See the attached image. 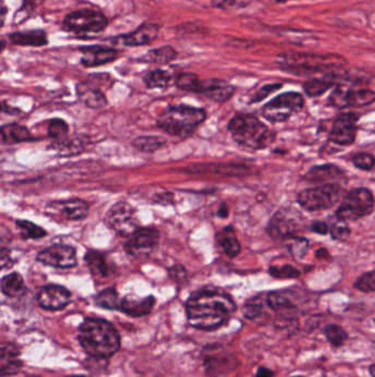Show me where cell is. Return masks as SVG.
<instances>
[{
  "label": "cell",
  "instance_id": "1",
  "mask_svg": "<svg viewBox=\"0 0 375 377\" xmlns=\"http://www.w3.org/2000/svg\"><path fill=\"white\" fill-rule=\"evenodd\" d=\"M236 311L235 301L219 289H200L186 303L188 323L202 331L216 330L225 325Z\"/></svg>",
  "mask_w": 375,
  "mask_h": 377
},
{
  "label": "cell",
  "instance_id": "2",
  "mask_svg": "<svg viewBox=\"0 0 375 377\" xmlns=\"http://www.w3.org/2000/svg\"><path fill=\"white\" fill-rule=\"evenodd\" d=\"M79 341L85 352L97 360H106L120 349L118 331L104 319H86L79 327Z\"/></svg>",
  "mask_w": 375,
  "mask_h": 377
},
{
  "label": "cell",
  "instance_id": "3",
  "mask_svg": "<svg viewBox=\"0 0 375 377\" xmlns=\"http://www.w3.org/2000/svg\"><path fill=\"white\" fill-rule=\"evenodd\" d=\"M232 138L240 146L260 150L269 147L275 140V133L252 115L233 117L228 125Z\"/></svg>",
  "mask_w": 375,
  "mask_h": 377
},
{
  "label": "cell",
  "instance_id": "4",
  "mask_svg": "<svg viewBox=\"0 0 375 377\" xmlns=\"http://www.w3.org/2000/svg\"><path fill=\"white\" fill-rule=\"evenodd\" d=\"M206 117L205 109L188 105H175L168 107L160 115L158 126L172 136L186 138L205 122Z\"/></svg>",
  "mask_w": 375,
  "mask_h": 377
},
{
  "label": "cell",
  "instance_id": "5",
  "mask_svg": "<svg viewBox=\"0 0 375 377\" xmlns=\"http://www.w3.org/2000/svg\"><path fill=\"white\" fill-rule=\"evenodd\" d=\"M108 19L100 10L82 8L69 13L64 18L62 28L64 31L74 33L79 38H91L98 35L106 30Z\"/></svg>",
  "mask_w": 375,
  "mask_h": 377
},
{
  "label": "cell",
  "instance_id": "6",
  "mask_svg": "<svg viewBox=\"0 0 375 377\" xmlns=\"http://www.w3.org/2000/svg\"><path fill=\"white\" fill-rule=\"evenodd\" d=\"M374 210L372 192L366 188H352L348 192L337 210L338 220L343 222L357 221L370 215Z\"/></svg>",
  "mask_w": 375,
  "mask_h": 377
},
{
  "label": "cell",
  "instance_id": "7",
  "mask_svg": "<svg viewBox=\"0 0 375 377\" xmlns=\"http://www.w3.org/2000/svg\"><path fill=\"white\" fill-rule=\"evenodd\" d=\"M342 190L337 184H327L306 188L299 194V203L309 212L333 208L340 198Z\"/></svg>",
  "mask_w": 375,
  "mask_h": 377
},
{
  "label": "cell",
  "instance_id": "8",
  "mask_svg": "<svg viewBox=\"0 0 375 377\" xmlns=\"http://www.w3.org/2000/svg\"><path fill=\"white\" fill-rule=\"evenodd\" d=\"M304 99L299 93L289 92L279 95L267 103L262 114L271 123L285 122L303 108Z\"/></svg>",
  "mask_w": 375,
  "mask_h": 377
},
{
  "label": "cell",
  "instance_id": "9",
  "mask_svg": "<svg viewBox=\"0 0 375 377\" xmlns=\"http://www.w3.org/2000/svg\"><path fill=\"white\" fill-rule=\"evenodd\" d=\"M109 227L124 236H131L139 230L136 210L127 202H118L109 208L105 216Z\"/></svg>",
  "mask_w": 375,
  "mask_h": 377
},
{
  "label": "cell",
  "instance_id": "10",
  "mask_svg": "<svg viewBox=\"0 0 375 377\" xmlns=\"http://www.w3.org/2000/svg\"><path fill=\"white\" fill-rule=\"evenodd\" d=\"M89 206L81 198L51 201L45 206V214L57 221H82L87 218Z\"/></svg>",
  "mask_w": 375,
  "mask_h": 377
},
{
  "label": "cell",
  "instance_id": "11",
  "mask_svg": "<svg viewBox=\"0 0 375 377\" xmlns=\"http://www.w3.org/2000/svg\"><path fill=\"white\" fill-rule=\"evenodd\" d=\"M160 242V233L154 227L139 228L129 238L125 249L134 258L146 257L156 251Z\"/></svg>",
  "mask_w": 375,
  "mask_h": 377
},
{
  "label": "cell",
  "instance_id": "12",
  "mask_svg": "<svg viewBox=\"0 0 375 377\" xmlns=\"http://www.w3.org/2000/svg\"><path fill=\"white\" fill-rule=\"evenodd\" d=\"M375 102V92L370 89L338 87L329 97V103L337 108L368 106Z\"/></svg>",
  "mask_w": 375,
  "mask_h": 377
},
{
  "label": "cell",
  "instance_id": "13",
  "mask_svg": "<svg viewBox=\"0 0 375 377\" xmlns=\"http://www.w3.org/2000/svg\"><path fill=\"white\" fill-rule=\"evenodd\" d=\"M37 261L43 265L67 269L76 265V251L72 246L57 244L40 252L37 255Z\"/></svg>",
  "mask_w": 375,
  "mask_h": 377
},
{
  "label": "cell",
  "instance_id": "14",
  "mask_svg": "<svg viewBox=\"0 0 375 377\" xmlns=\"http://www.w3.org/2000/svg\"><path fill=\"white\" fill-rule=\"evenodd\" d=\"M358 117L352 113L340 114L335 119L331 128L330 142L340 146H350L356 140L358 127Z\"/></svg>",
  "mask_w": 375,
  "mask_h": 377
},
{
  "label": "cell",
  "instance_id": "15",
  "mask_svg": "<svg viewBox=\"0 0 375 377\" xmlns=\"http://www.w3.org/2000/svg\"><path fill=\"white\" fill-rule=\"evenodd\" d=\"M72 295L67 288L59 285H49L43 287L38 293V303L45 310H62L71 303Z\"/></svg>",
  "mask_w": 375,
  "mask_h": 377
},
{
  "label": "cell",
  "instance_id": "16",
  "mask_svg": "<svg viewBox=\"0 0 375 377\" xmlns=\"http://www.w3.org/2000/svg\"><path fill=\"white\" fill-rule=\"evenodd\" d=\"M299 228V223L296 218L287 211H279L275 214L269 223L267 232L275 240L293 237L295 232Z\"/></svg>",
  "mask_w": 375,
  "mask_h": 377
},
{
  "label": "cell",
  "instance_id": "17",
  "mask_svg": "<svg viewBox=\"0 0 375 377\" xmlns=\"http://www.w3.org/2000/svg\"><path fill=\"white\" fill-rule=\"evenodd\" d=\"M82 52L81 63L85 67H96L112 62L118 57V51L105 45H89L79 49Z\"/></svg>",
  "mask_w": 375,
  "mask_h": 377
},
{
  "label": "cell",
  "instance_id": "18",
  "mask_svg": "<svg viewBox=\"0 0 375 377\" xmlns=\"http://www.w3.org/2000/svg\"><path fill=\"white\" fill-rule=\"evenodd\" d=\"M198 94L204 95L214 102L225 103L235 94V87L220 79H208L200 81Z\"/></svg>",
  "mask_w": 375,
  "mask_h": 377
},
{
  "label": "cell",
  "instance_id": "19",
  "mask_svg": "<svg viewBox=\"0 0 375 377\" xmlns=\"http://www.w3.org/2000/svg\"><path fill=\"white\" fill-rule=\"evenodd\" d=\"M158 33H160V26L158 23H146L134 31L122 35L121 41L126 47H142L154 41L158 38Z\"/></svg>",
  "mask_w": 375,
  "mask_h": 377
},
{
  "label": "cell",
  "instance_id": "20",
  "mask_svg": "<svg viewBox=\"0 0 375 377\" xmlns=\"http://www.w3.org/2000/svg\"><path fill=\"white\" fill-rule=\"evenodd\" d=\"M154 305H156V298L154 296H149V297L140 299V298L129 295L120 301L119 310L130 315V317H144L152 311Z\"/></svg>",
  "mask_w": 375,
  "mask_h": 377
},
{
  "label": "cell",
  "instance_id": "21",
  "mask_svg": "<svg viewBox=\"0 0 375 377\" xmlns=\"http://www.w3.org/2000/svg\"><path fill=\"white\" fill-rule=\"evenodd\" d=\"M23 367V362L20 360V352L17 345L13 343H3L1 344V355H0V372L1 377L11 376L19 372Z\"/></svg>",
  "mask_w": 375,
  "mask_h": 377
},
{
  "label": "cell",
  "instance_id": "22",
  "mask_svg": "<svg viewBox=\"0 0 375 377\" xmlns=\"http://www.w3.org/2000/svg\"><path fill=\"white\" fill-rule=\"evenodd\" d=\"M9 40L19 47H45L49 43L47 31L45 30H27L18 31L9 35Z\"/></svg>",
  "mask_w": 375,
  "mask_h": 377
},
{
  "label": "cell",
  "instance_id": "23",
  "mask_svg": "<svg viewBox=\"0 0 375 377\" xmlns=\"http://www.w3.org/2000/svg\"><path fill=\"white\" fill-rule=\"evenodd\" d=\"M76 91L79 99L89 108L100 109L107 105L104 92H101L97 87L89 86L87 83H81L77 85Z\"/></svg>",
  "mask_w": 375,
  "mask_h": 377
},
{
  "label": "cell",
  "instance_id": "24",
  "mask_svg": "<svg viewBox=\"0 0 375 377\" xmlns=\"http://www.w3.org/2000/svg\"><path fill=\"white\" fill-rule=\"evenodd\" d=\"M343 176H345V174L338 167L333 166V164H325V166L311 168L307 172L305 179L307 181L321 182V184H327L329 181H336Z\"/></svg>",
  "mask_w": 375,
  "mask_h": 377
},
{
  "label": "cell",
  "instance_id": "25",
  "mask_svg": "<svg viewBox=\"0 0 375 377\" xmlns=\"http://www.w3.org/2000/svg\"><path fill=\"white\" fill-rule=\"evenodd\" d=\"M85 263L95 277L106 278L112 273V268L107 261L106 255L98 251H88L85 255Z\"/></svg>",
  "mask_w": 375,
  "mask_h": 377
},
{
  "label": "cell",
  "instance_id": "26",
  "mask_svg": "<svg viewBox=\"0 0 375 377\" xmlns=\"http://www.w3.org/2000/svg\"><path fill=\"white\" fill-rule=\"evenodd\" d=\"M216 241L218 245L222 248V251L225 252L226 255L229 257H236L239 255L241 251V245H240L239 240H238L236 232L231 226H227L224 228L219 233L216 235Z\"/></svg>",
  "mask_w": 375,
  "mask_h": 377
},
{
  "label": "cell",
  "instance_id": "27",
  "mask_svg": "<svg viewBox=\"0 0 375 377\" xmlns=\"http://www.w3.org/2000/svg\"><path fill=\"white\" fill-rule=\"evenodd\" d=\"M33 140V136L25 127L18 124H8L1 127V142L13 145Z\"/></svg>",
  "mask_w": 375,
  "mask_h": 377
},
{
  "label": "cell",
  "instance_id": "28",
  "mask_svg": "<svg viewBox=\"0 0 375 377\" xmlns=\"http://www.w3.org/2000/svg\"><path fill=\"white\" fill-rule=\"evenodd\" d=\"M178 57L176 50L171 45H164V47H156V49L150 50L146 55L141 57L142 62L156 63V64H168L172 62Z\"/></svg>",
  "mask_w": 375,
  "mask_h": 377
},
{
  "label": "cell",
  "instance_id": "29",
  "mask_svg": "<svg viewBox=\"0 0 375 377\" xmlns=\"http://www.w3.org/2000/svg\"><path fill=\"white\" fill-rule=\"evenodd\" d=\"M25 289V281L23 276L18 273H11L5 276L1 281V291L4 295L10 298H16L21 295Z\"/></svg>",
  "mask_w": 375,
  "mask_h": 377
},
{
  "label": "cell",
  "instance_id": "30",
  "mask_svg": "<svg viewBox=\"0 0 375 377\" xmlns=\"http://www.w3.org/2000/svg\"><path fill=\"white\" fill-rule=\"evenodd\" d=\"M85 144L82 138L67 139L52 144V149L59 152V156L69 157L81 154L84 150Z\"/></svg>",
  "mask_w": 375,
  "mask_h": 377
},
{
  "label": "cell",
  "instance_id": "31",
  "mask_svg": "<svg viewBox=\"0 0 375 377\" xmlns=\"http://www.w3.org/2000/svg\"><path fill=\"white\" fill-rule=\"evenodd\" d=\"M132 147L142 152H154L166 146V140L158 136H141L131 142Z\"/></svg>",
  "mask_w": 375,
  "mask_h": 377
},
{
  "label": "cell",
  "instance_id": "32",
  "mask_svg": "<svg viewBox=\"0 0 375 377\" xmlns=\"http://www.w3.org/2000/svg\"><path fill=\"white\" fill-rule=\"evenodd\" d=\"M172 77L164 69H154L144 77V82L148 89H166L170 86Z\"/></svg>",
  "mask_w": 375,
  "mask_h": 377
},
{
  "label": "cell",
  "instance_id": "33",
  "mask_svg": "<svg viewBox=\"0 0 375 377\" xmlns=\"http://www.w3.org/2000/svg\"><path fill=\"white\" fill-rule=\"evenodd\" d=\"M95 303L98 307L108 309V310H119V307H120L118 293L115 291V288H107L105 291H100L97 295Z\"/></svg>",
  "mask_w": 375,
  "mask_h": 377
},
{
  "label": "cell",
  "instance_id": "34",
  "mask_svg": "<svg viewBox=\"0 0 375 377\" xmlns=\"http://www.w3.org/2000/svg\"><path fill=\"white\" fill-rule=\"evenodd\" d=\"M323 333L333 347H340L348 340V333L338 325H328L323 329Z\"/></svg>",
  "mask_w": 375,
  "mask_h": 377
},
{
  "label": "cell",
  "instance_id": "35",
  "mask_svg": "<svg viewBox=\"0 0 375 377\" xmlns=\"http://www.w3.org/2000/svg\"><path fill=\"white\" fill-rule=\"evenodd\" d=\"M17 227H19L21 232V236L25 240H40L47 235V232L41 226L33 223V222L25 221V220H19L16 222Z\"/></svg>",
  "mask_w": 375,
  "mask_h": 377
},
{
  "label": "cell",
  "instance_id": "36",
  "mask_svg": "<svg viewBox=\"0 0 375 377\" xmlns=\"http://www.w3.org/2000/svg\"><path fill=\"white\" fill-rule=\"evenodd\" d=\"M265 299L260 297V296L251 298L243 307V315L250 320H257L265 313Z\"/></svg>",
  "mask_w": 375,
  "mask_h": 377
},
{
  "label": "cell",
  "instance_id": "37",
  "mask_svg": "<svg viewBox=\"0 0 375 377\" xmlns=\"http://www.w3.org/2000/svg\"><path fill=\"white\" fill-rule=\"evenodd\" d=\"M176 86L188 92L197 93L200 89V79L194 73H182L175 79Z\"/></svg>",
  "mask_w": 375,
  "mask_h": 377
},
{
  "label": "cell",
  "instance_id": "38",
  "mask_svg": "<svg viewBox=\"0 0 375 377\" xmlns=\"http://www.w3.org/2000/svg\"><path fill=\"white\" fill-rule=\"evenodd\" d=\"M331 85L333 83L330 81H326V79H311L304 84V91L306 92L308 96L316 97L327 92L330 89Z\"/></svg>",
  "mask_w": 375,
  "mask_h": 377
},
{
  "label": "cell",
  "instance_id": "39",
  "mask_svg": "<svg viewBox=\"0 0 375 377\" xmlns=\"http://www.w3.org/2000/svg\"><path fill=\"white\" fill-rule=\"evenodd\" d=\"M287 242H289L287 247H289V253L293 255V257L296 258V259H301L304 256H306L309 248V243L306 238L293 236V237L289 238Z\"/></svg>",
  "mask_w": 375,
  "mask_h": 377
},
{
  "label": "cell",
  "instance_id": "40",
  "mask_svg": "<svg viewBox=\"0 0 375 377\" xmlns=\"http://www.w3.org/2000/svg\"><path fill=\"white\" fill-rule=\"evenodd\" d=\"M270 275L277 279H294L301 276V271L292 265L271 266L269 269Z\"/></svg>",
  "mask_w": 375,
  "mask_h": 377
},
{
  "label": "cell",
  "instance_id": "41",
  "mask_svg": "<svg viewBox=\"0 0 375 377\" xmlns=\"http://www.w3.org/2000/svg\"><path fill=\"white\" fill-rule=\"evenodd\" d=\"M47 134L57 140H62L69 134V125L63 119L54 118L47 126Z\"/></svg>",
  "mask_w": 375,
  "mask_h": 377
},
{
  "label": "cell",
  "instance_id": "42",
  "mask_svg": "<svg viewBox=\"0 0 375 377\" xmlns=\"http://www.w3.org/2000/svg\"><path fill=\"white\" fill-rule=\"evenodd\" d=\"M354 287L363 293H375V271L363 274L354 283Z\"/></svg>",
  "mask_w": 375,
  "mask_h": 377
},
{
  "label": "cell",
  "instance_id": "43",
  "mask_svg": "<svg viewBox=\"0 0 375 377\" xmlns=\"http://www.w3.org/2000/svg\"><path fill=\"white\" fill-rule=\"evenodd\" d=\"M38 1H40V0H23V6L16 13L13 23H21L25 21V20L29 19L33 10L37 7Z\"/></svg>",
  "mask_w": 375,
  "mask_h": 377
},
{
  "label": "cell",
  "instance_id": "44",
  "mask_svg": "<svg viewBox=\"0 0 375 377\" xmlns=\"http://www.w3.org/2000/svg\"><path fill=\"white\" fill-rule=\"evenodd\" d=\"M331 237L336 241L343 242L346 241L347 238L350 235V228H349L347 222L340 221L338 223L333 224L330 228Z\"/></svg>",
  "mask_w": 375,
  "mask_h": 377
},
{
  "label": "cell",
  "instance_id": "45",
  "mask_svg": "<svg viewBox=\"0 0 375 377\" xmlns=\"http://www.w3.org/2000/svg\"><path fill=\"white\" fill-rule=\"evenodd\" d=\"M352 162L357 168L364 170V171H370L375 166L374 157L369 154H357L353 157Z\"/></svg>",
  "mask_w": 375,
  "mask_h": 377
},
{
  "label": "cell",
  "instance_id": "46",
  "mask_svg": "<svg viewBox=\"0 0 375 377\" xmlns=\"http://www.w3.org/2000/svg\"><path fill=\"white\" fill-rule=\"evenodd\" d=\"M212 7L219 9H228V8H241L248 5L247 0H212Z\"/></svg>",
  "mask_w": 375,
  "mask_h": 377
},
{
  "label": "cell",
  "instance_id": "47",
  "mask_svg": "<svg viewBox=\"0 0 375 377\" xmlns=\"http://www.w3.org/2000/svg\"><path fill=\"white\" fill-rule=\"evenodd\" d=\"M282 84H269L262 87L260 91H258L257 94L252 99V103L261 102L262 99L269 96L272 93L275 92L277 89H281Z\"/></svg>",
  "mask_w": 375,
  "mask_h": 377
},
{
  "label": "cell",
  "instance_id": "48",
  "mask_svg": "<svg viewBox=\"0 0 375 377\" xmlns=\"http://www.w3.org/2000/svg\"><path fill=\"white\" fill-rule=\"evenodd\" d=\"M170 275L171 277L174 278L176 281L180 283V281H185L188 273H186V269L183 266L176 265L174 266V267L171 268Z\"/></svg>",
  "mask_w": 375,
  "mask_h": 377
},
{
  "label": "cell",
  "instance_id": "49",
  "mask_svg": "<svg viewBox=\"0 0 375 377\" xmlns=\"http://www.w3.org/2000/svg\"><path fill=\"white\" fill-rule=\"evenodd\" d=\"M311 230L313 233L319 234V235H326L329 232L328 226L323 222H313L311 224Z\"/></svg>",
  "mask_w": 375,
  "mask_h": 377
},
{
  "label": "cell",
  "instance_id": "50",
  "mask_svg": "<svg viewBox=\"0 0 375 377\" xmlns=\"http://www.w3.org/2000/svg\"><path fill=\"white\" fill-rule=\"evenodd\" d=\"M255 377H273V372L267 367H259Z\"/></svg>",
  "mask_w": 375,
  "mask_h": 377
},
{
  "label": "cell",
  "instance_id": "51",
  "mask_svg": "<svg viewBox=\"0 0 375 377\" xmlns=\"http://www.w3.org/2000/svg\"><path fill=\"white\" fill-rule=\"evenodd\" d=\"M217 214L219 218H227V216L229 215V208H228L227 204H221V206H220L219 210H218Z\"/></svg>",
  "mask_w": 375,
  "mask_h": 377
},
{
  "label": "cell",
  "instance_id": "52",
  "mask_svg": "<svg viewBox=\"0 0 375 377\" xmlns=\"http://www.w3.org/2000/svg\"><path fill=\"white\" fill-rule=\"evenodd\" d=\"M7 13L8 9L7 7H6L5 1L1 0V15H0V17H1V27H4V23H5L6 15H7Z\"/></svg>",
  "mask_w": 375,
  "mask_h": 377
},
{
  "label": "cell",
  "instance_id": "53",
  "mask_svg": "<svg viewBox=\"0 0 375 377\" xmlns=\"http://www.w3.org/2000/svg\"><path fill=\"white\" fill-rule=\"evenodd\" d=\"M316 256L318 258L328 257V252L326 249H323H323H318Z\"/></svg>",
  "mask_w": 375,
  "mask_h": 377
},
{
  "label": "cell",
  "instance_id": "54",
  "mask_svg": "<svg viewBox=\"0 0 375 377\" xmlns=\"http://www.w3.org/2000/svg\"><path fill=\"white\" fill-rule=\"evenodd\" d=\"M369 372H370L371 377H375V364L371 365Z\"/></svg>",
  "mask_w": 375,
  "mask_h": 377
},
{
  "label": "cell",
  "instance_id": "55",
  "mask_svg": "<svg viewBox=\"0 0 375 377\" xmlns=\"http://www.w3.org/2000/svg\"><path fill=\"white\" fill-rule=\"evenodd\" d=\"M277 1H285V0H277Z\"/></svg>",
  "mask_w": 375,
  "mask_h": 377
},
{
  "label": "cell",
  "instance_id": "56",
  "mask_svg": "<svg viewBox=\"0 0 375 377\" xmlns=\"http://www.w3.org/2000/svg\"><path fill=\"white\" fill-rule=\"evenodd\" d=\"M75 377H87V376H75Z\"/></svg>",
  "mask_w": 375,
  "mask_h": 377
},
{
  "label": "cell",
  "instance_id": "57",
  "mask_svg": "<svg viewBox=\"0 0 375 377\" xmlns=\"http://www.w3.org/2000/svg\"><path fill=\"white\" fill-rule=\"evenodd\" d=\"M294 377H305V376H294Z\"/></svg>",
  "mask_w": 375,
  "mask_h": 377
},
{
  "label": "cell",
  "instance_id": "58",
  "mask_svg": "<svg viewBox=\"0 0 375 377\" xmlns=\"http://www.w3.org/2000/svg\"><path fill=\"white\" fill-rule=\"evenodd\" d=\"M374 323H375V319H374Z\"/></svg>",
  "mask_w": 375,
  "mask_h": 377
}]
</instances>
